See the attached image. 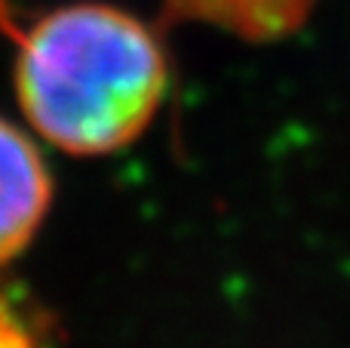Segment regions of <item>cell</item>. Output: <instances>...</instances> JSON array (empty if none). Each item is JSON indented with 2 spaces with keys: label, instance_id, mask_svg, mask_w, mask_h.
<instances>
[{
  "label": "cell",
  "instance_id": "cell-2",
  "mask_svg": "<svg viewBox=\"0 0 350 348\" xmlns=\"http://www.w3.org/2000/svg\"><path fill=\"white\" fill-rule=\"evenodd\" d=\"M53 201L46 160L25 129L0 117V265L34 240Z\"/></svg>",
  "mask_w": 350,
  "mask_h": 348
},
{
  "label": "cell",
  "instance_id": "cell-3",
  "mask_svg": "<svg viewBox=\"0 0 350 348\" xmlns=\"http://www.w3.org/2000/svg\"><path fill=\"white\" fill-rule=\"evenodd\" d=\"M0 348H37V336L22 314L0 296Z\"/></svg>",
  "mask_w": 350,
  "mask_h": 348
},
{
  "label": "cell",
  "instance_id": "cell-1",
  "mask_svg": "<svg viewBox=\"0 0 350 348\" xmlns=\"http://www.w3.org/2000/svg\"><path fill=\"white\" fill-rule=\"evenodd\" d=\"M12 80L18 108L43 142L102 158L142 139L160 114L170 59L142 16L80 0L18 34Z\"/></svg>",
  "mask_w": 350,
  "mask_h": 348
}]
</instances>
